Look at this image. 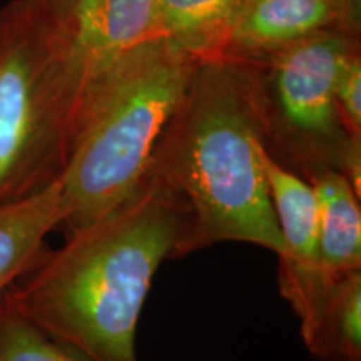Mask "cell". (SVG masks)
<instances>
[{"mask_svg": "<svg viewBox=\"0 0 361 361\" xmlns=\"http://www.w3.org/2000/svg\"><path fill=\"white\" fill-rule=\"evenodd\" d=\"M45 8L51 12V16L62 25L69 27L72 17L78 11L80 0H40Z\"/></svg>", "mask_w": 361, "mask_h": 361, "instance_id": "obj_16", "label": "cell"}, {"mask_svg": "<svg viewBox=\"0 0 361 361\" xmlns=\"http://www.w3.org/2000/svg\"><path fill=\"white\" fill-rule=\"evenodd\" d=\"M67 29L85 67L159 37V0H80Z\"/></svg>", "mask_w": 361, "mask_h": 361, "instance_id": "obj_8", "label": "cell"}, {"mask_svg": "<svg viewBox=\"0 0 361 361\" xmlns=\"http://www.w3.org/2000/svg\"><path fill=\"white\" fill-rule=\"evenodd\" d=\"M341 123L351 137L361 141V52L355 49L343 62L335 84Z\"/></svg>", "mask_w": 361, "mask_h": 361, "instance_id": "obj_14", "label": "cell"}, {"mask_svg": "<svg viewBox=\"0 0 361 361\" xmlns=\"http://www.w3.org/2000/svg\"><path fill=\"white\" fill-rule=\"evenodd\" d=\"M300 331L316 360L361 361V271L328 274L318 311Z\"/></svg>", "mask_w": 361, "mask_h": 361, "instance_id": "obj_11", "label": "cell"}, {"mask_svg": "<svg viewBox=\"0 0 361 361\" xmlns=\"http://www.w3.org/2000/svg\"><path fill=\"white\" fill-rule=\"evenodd\" d=\"M358 47V35L326 29L246 61L258 84L268 154L305 180L338 171L361 192V141L345 129L335 101L338 72Z\"/></svg>", "mask_w": 361, "mask_h": 361, "instance_id": "obj_5", "label": "cell"}, {"mask_svg": "<svg viewBox=\"0 0 361 361\" xmlns=\"http://www.w3.org/2000/svg\"><path fill=\"white\" fill-rule=\"evenodd\" d=\"M62 219L59 178L30 196L0 206V296L42 258L45 239Z\"/></svg>", "mask_w": 361, "mask_h": 361, "instance_id": "obj_9", "label": "cell"}, {"mask_svg": "<svg viewBox=\"0 0 361 361\" xmlns=\"http://www.w3.org/2000/svg\"><path fill=\"white\" fill-rule=\"evenodd\" d=\"M188 226L178 191L146 171L139 186L57 250L2 298L90 361H139L137 324L159 266L176 258Z\"/></svg>", "mask_w": 361, "mask_h": 361, "instance_id": "obj_1", "label": "cell"}, {"mask_svg": "<svg viewBox=\"0 0 361 361\" xmlns=\"http://www.w3.org/2000/svg\"><path fill=\"white\" fill-rule=\"evenodd\" d=\"M0 361H90L40 329L0 296Z\"/></svg>", "mask_w": 361, "mask_h": 361, "instance_id": "obj_13", "label": "cell"}, {"mask_svg": "<svg viewBox=\"0 0 361 361\" xmlns=\"http://www.w3.org/2000/svg\"><path fill=\"white\" fill-rule=\"evenodd\" d=\"M259 162L283 239L279 252V291L300 319V328L314 318L328 284L318 238V202L308 180L278 164L259 149Z\"/></svg>", "mask_w": 361, "mask_h": 361, "instance_id": "obj_6", "label": "cell"}, {"mask_svg": "<svg viewBox=\"0 0 361 361\" xmlns=\"http://www.w3.org/2000/svg\"><path fill=\"white\" fill-rule=\"evenodd\" d=\"M326 29H343L328 0H239L221 57L259 59Z\"/></svg>", "mask_w": 361, "mask_h": 361, "instance_id": "obj_7", "label": "cell"}, {"mask_svg": "<svg viewBox=\"0 0 361 361\" xmlns=\"http://www.w3.org/2000/svg\"><path fill=\"white\" fill-rule=\"evenodd\" d=\"M239 0H159L161 34L200 61L221 57Z\"/></svg>", "mask_w": 361, "mask_h": 361, "instance_id": "obj_12", "label": "cell"}, {"mask_svg": "<svg viewBox=\"0 0 361 361\" xmlns=\"http://www.w3.org/2000/svg\"><path fill=\"white\" fill-rule=\"evenodd\" d=\"M331 7L340 17L341 27L346 32L356 34L360 32V11L358 0H328Z\"/></svg>", "mask_w": 361, "mask_h": 361, "instance_id": "obj_15", "label": "cell"}, {"mask_svg": "<svg viewBox=\"0 0 361 361\" xmlns=\"http://www.w3.org/2000/svg\"><path fill=\"white\" fill-rule=\"evenodd\" d=\"M261 146L263 114L251 62L201 61L147 166L186 202L176 258L228 241L283 251Z\"/></svg>", "mask_w": 361, "mask_h": 361, "instance_id": "obj_2", "label": "cell"}, {"mask_svg": "<svg viewBox=\"0 0 361 361\" xmlns=\"http://www.w3.org/2000/svg\"><path fill=\"white\" fill-rule=\"evenodd\" d=\"M85 74L72 32L40 0L0 8V206L61 176Z\"/></svg>", "mask_w": 361, "mask_h": 361, "instance_id": "obj_4", "label": "cell"}, {"mask_svg": "<svg viewBox=\"0 0 361 361\" xmlns=\"http://www.w3.org/2000/svg\"><path fill=\"white\" fill-rule=\"evenodd\" d=\"M200 62L159 35L89 67L59 176L66 233L101 218L139 186Z\"/></svg>", "mask_w": 361, "mask_h": 361, "instance_id": "obj_3", "label": "cell"}, {"mask_svg": "<svg viewBox=\"0 0 361 361\" xmlns=\"http://www.w3.org/2000/svg\"><path fill=\"white\" fill-rule=\"evenodd\" d=\"M318 202L319 256L326 274L361 271V207L345 174L323 169L308 179Z\"/></svg>", "mask_w": 361, "mask_h": 361, "instance_id": "obj_10", "label": "cell"}]
</instances>
